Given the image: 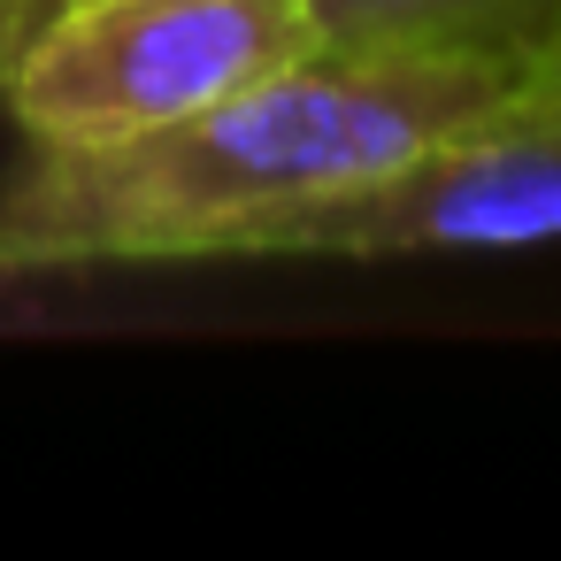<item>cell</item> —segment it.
Listing matches in <instances>:
<instances>
[{"label":"cell","instance_id":"4","mask_svg":"<svg viewBox=\"0 0 561 561\" xmlns=\"http://www.w3.org/2000/svg\"><path fill=\"white\" fill-rule=\"evenodd\" d=\"M323 47H431L492 55L538 78L561 47V0H308Z\"/></svg>","mask_w":561,"mask_h":561},{"label":"cell","instance_id":"1","mask_svg":"<svg viewBox=\"0 0 561 561\" xmlns=\"http://www.w3.org/2000/svg\"><path fill=\"white\" fill-rule=\"evenodd\" d=\"M523 101L530 70L492 55L316 47L154 131L32 147L0 185V285L39 270L270 254L293 216Z\"/></svg>","mask_w":561,"mask_h":561},{"label":"cell","instance_id":"6","mask_svg":"<svg viewBox=\"0 0 561 561\" xmlns=\"http://www.w3.org/2000/svg\"><path fill=\"white\" fill-rule=\"evenodd\" d=\"M47 9V0H0V55H9L24 32H32V16Z\"/></svg>","mask_w":561,"mask_h":561},{"label":"cell","instance_id":"5","mask_svg":"<svg viewBox=\"0 0 561 561\" xmlns=\"http://www.w3.org/2000/svg\"><path fill=\"white\" fill-rule=\"evenodd\" d=\"M523 108H538V116H561V47L538 62V78H530V101Z\"/></svg>","mask_w":561,"mask_h":561},{"label":"cell","instance_id":"3","mask_svg":"<svg viewBox=\"0 0 561 561\" xmlns=\"http://www.w3.org/2000/svg\"><path fill=\"white\" fill-rule=\"evenodd\" d=\"M561 239V116L515 108L293 216L270 254H507Z\"/></svg>","mask_w":561,"mask_h":561},{"label":"cell","instance_id":"2","mask_svg":"<svg viewBox=\"0 0 561 561\" xmlns=\"http://www.w3.org/2000/svg\"><path fill=\"white\" fill-rule=\"evenodd\" d=\"M316 47L308 0H47L0 55V101L32 147H93L193 116Z\"/></svg>","mask_w":561,"mask_h":561}]
</instances>
